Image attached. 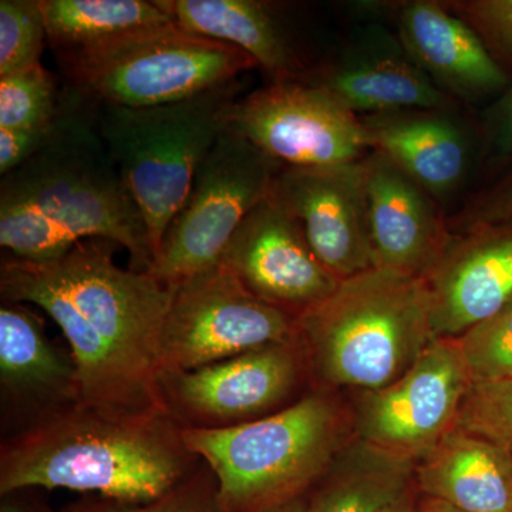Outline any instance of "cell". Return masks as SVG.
Listing matches in <instances>:
<instances>
[{
    "instance_id": "17",
    "label": "cell",
    "mask_w": 512,
    "mask_h": 512,
    "mask_svg": "<svg viewBox=\"0 0 512 512\" xmlns=\"http://www.w3.org/2000/svg\"><path fill=\"white\" fill-rule=\"evenodd\" d=\"M367 218L377 268L426 278L450 244L429 192L383 154L365 158Z\"/></svg>"
},
{
    "instance_id": "6",
    "label": "cell",
    "mask_w": 512,
    "mask_h": 512,
    "mask_svg": "<svg viewBox=\"0 0 512 512\" xmlns=\"http://www.w3.org/2000/svg\"><path fill=\"white\" fill-rule=\"evenodd\" d=\"M239 92L237 80L163 106L100 104L101 137L146 222L153 259L202 161L227 130L225 110Z\"/></svg>"
},
{
    "instance_id": "21",
    "label": "cell",
    "mask_w": 512,
    "mask_h": 512,
    "mask_svg": "<svg viewBox=\"0 0 512 512\" xmlns=\"http://www.w3.org/2000/svg\"><path fill=\"white\" fill-rule=\"evenodd\" d=\"M424 497L466 512H512V454L491 441L451 430L416 463Z\"/></svg>"
},
{
    "instance_id": "36",
    "label": "cell",
    "mask_w": 512,
    "mask_h": 512,
    "mask_svg": "<svg viewBox=\"0 0 512 512\" xmlns=\"http://www.w3.org/2000/svg\"><path fill=\"white\" fill-rule=\"evenodd\" d=\"M421 512H466L458 510L453 505L436 500V498L424 497L420 503Z\"/></svg>"
},
{
    "instance_id": "1",
    "label": "cell",
    "mask_w": 512,
    "mask_h": 512,
    "mask_svg": "<svg viewBox=\"0 0 512 512\" xmlns=\"http://www.w3.org/2000/svg\"><path fill=\"white\" fill-rule=\"evenodd\" d=\"M107 239H86L55 261L5 256L2 301L30 303L62 329L76 363L79 403L119 413L161 410V336L173 288L121 269Z\"/></svg>"
},
{
    "instance_id": "30",
    "label": "cell",
    "mask_w": 512,
    "mask_h": 512,
    "mask_svg": "<svg viewBox=\"0 0 512 512\" xmlns=\"http://www.w3.org/2000/svg\"><path fill=\"white\" fill-rule=\"evenodd\" d=\"M456 429L483 437L512 454V380L471 386Z\"/></svg>"
},
{
    "instance_id": "35",
    "label": "cell",
    "mask_w": 512,
    "mask_h": 512,
    "mask_svg": "<svg viewBox=\"0 0 512 512\" xmlns=\"http://www.w3.org/2000/svg\"><path fill=\"white\" fill-rule=\"evenodd\" d=\"M383 512H421L420 504L416 503L412 493L403 495L396 503L389 505Z\"/></svg>"
},
{
    "instance_id": "4",
    "label": "cell",
    "mask_w": 512,
    "mask_h": 512,
    "mask_svg": "<svg viewBox=\"0 0 512 512\" xmlns=\"http://www.w3.org/2000/svg\"><path fill=\"white\" fill-rule=\"evenodd\" d=\"M313 389L372 392L410 369L434 339L426 279L372 268L340 281L296 318Z\"/></svg>"
},
{
    "instance_id": "15",
    "label": "cell",
    "mask_w": 512,
    "mask_h": 512,
    "mask_svg": "<svg viewBox=\"0 0 512 512\" xmlns=\"http://www.w3.org/2000/svg\"><path fill=\"white\" fill-rule=\"evenodd\" d=\"M461 234L424 278L437 339H456L512 302V221Z\"/></svg>"
},
{
    "instance_id": "25",
    "label": "cell",
    "mask_w": 512,
    "mask_h": 512,
    "mask_svg": "<svg viewBox=\"0 0 512 512\" xmlns=\"http://www.w3.org/2000/svg\"><path fill=\"white\" fill-rule=\"evenodd\" d=\"M100 104L67 84L62 107L46 123L25 130L0 128V175L9 174L46 148L55 146L86 121L99 116Z\"/></svg>"
},
{
    "instance_id": "32",
    "label": "cell",
    "mask_w": 512,
    "mask_h": 512,
    "mask_svg": "<svg viewBox=\"0 0 512 512\" xmlns=\"http://www.w3.org/2000/svg\"><path fill=\"white\" fill-rule=\"evenodd\" d=\"M512 221V168L503 178L485 188L454 220L461 232Z\"/></svg>"
},
{
    "instance_id": "16",
    "label": "cell",
    "mask_w": 512,
    "mask_h": 512,
    "mask_svg": "<svg viewBox=\"0 0 512 512\" xmlns=\"http://www.w3.org/2000/svg\"><path fill=\"white\" fill-rule=\"evenodd\" d=\"M0 394L3 421L15 426L9 434L79 402L72 353L50 340L45 322L26 303L0 306Z\"/></svg>"
},
{
    "instance_id": "12",
    "label": "cell",
    "mask_w": 512,
    "mask_h": 512,
    "mask_svg": "<svg viewBox=\"0 0 512 512\" xmlns=\"http://www.w3.org/2000/svg\"><path fill=\"white\" fill-rule=\"evenodd\" d=\"M470 387L454 339H434L399 379L362 392L353 436L417 463L456 429Z\"/></svg>"
},
{
    "instance_id": "34",
    "label": "cell",
    "mask_w": 512,
    "mask_h": 512,
    "mask_svg": "<svg viewBox=\"0 0 512 512\" xmlns=\"http://www.w3.org/2000/svg\"><path fill=\"white\" fill-rule=\"evenodd\" d=\"M28 491L0 495V512H56L42 501L29 497Z\"/></svg>"
},
{
    "instance_id": "3",
    "label": "cell",
    "mask_w": 512,
    "mask_h": 512,
    "mask_svg": "<svg viewBox=\"0 0 512 512\" xmlns=\"http://www.w3.org/2000/svg\"><path fill=\"white\" fill-rule=\"evenodd\" d=\"M96 238L126 249L130 269L150 271L146 222L101 137L99 116L0 183V245L13 258L55 261Z\"/></svg>"
},
{
    "instance_id": "13",
    "label": "cell",
    "mask_w": 512,
    "mask_h": 512,
    "mask_svg": "<svg viewBox=\"0 0 512 512\" xmlns=\"http://www.w3.org/2000/svg\"><path fill=\"white\" fill-rule=\"evenodd\" d=\"M365 158L332 167H282L269 194L298 222L316 258L340 281L376 268Z\"/></svg>"
},
{
    "instance_id": "11",
    "label": "cell",
    "mask_w": 512,
    "mask_h": 512,
    "mask_svg": "<svg viewBox=\"0 0 512 512\" xmlns=\"http://www.w3.org/2000/svg\"><path fill=\"white\" fill-rule=\"evenodd\" d=\"M309 376L298 340L185 372H161V407L181 429L239 426L285 409Z\"/></svg>"
},
{
    "instance_id": "20",
    "label": "cell",
    "mask_w": 512,
    "mask_h": 512,
    "mask_svg": "<svg viewBox=\"0 0 512 512\" xmlns=\"http://www.w3.org/2000/svg\"><path fill=\"white\" fill-rule=\"evenodd\" d=\"M175 25L251 56L271 83L303 80L301 56L274 6L259 0H158Z\"/></svg>"
},
{
    "instance_id": "31",
    "label": "cell",
    "mask_w": 512,
    "mask_h": 512,
    "mask_svg": "<svg viewBox=\"0 0 512 512\" xmlns=\"http://www.w3.org/2000/svg\"><path fill=\"white\" fill-rule=\"evenodd\" d=\"M447 9L476 30L494 57L512 62V0L451 2Z\"/></svg>"
},
{
    "instance_id": "29",
    "label": "cell",
    "mask_w": 512,
    "mask_h": 512,
    "mask_svg": "<svg viewBox=\"0 0 512 512\" xmlns=\"http://www.w3.org/2000/svg\"><path fill=\"white\" fill-rule=\"evenodd\" d=\"M57 512H224L218 500L217 480L202 463L194 476L170 493L148 503H119L106 498H87Z\"/></svg>"
},
{
    "instance_id": "10",
    "label": "cell",
    "mask_w": 512,
    "mask_h": 512,
    "mask_svg": "<svg viewBox=\"0 0 512 512\" xmlns=\"http://www.w3.org/2000/svg\"><path fill=\"white\" fill-rule=\"evenodd\" d=\"M227 130L282 167H332L372 153L360 117L318 83H269L229 104Z\"/></svg>"
},
{
    "instance_id": "28",
    "label": "cell",
    "mask_w": 512,
    "mask_h": 512,
    "mask_svg": "<svg viewBox=\"0 0 512 512\" xmlns=\"http://www.w3.org/2000/svg\"><path fill=\"white\" fill-rule=\"evenodd\" d=\"M47 39L39 0L0 2V77L40 63Z\"/></svg>"
},
{
    "instance_id": "2",
    "label": "cell",
    "mask_w": 512,
    "mask_h": 512,
    "mask_svg": "<svg viewBox=\"0 0 512 512\" xmlns=\"http://www.w3.org/2000/svg\"><path fill=\"white\" fill-rule=\"evenodd\" d=\"M201 466L167 413L109 412L77 402L2 440L0 495L45 488L148 503Z\"/></svg>"
},
{
    "instance_id": "22",
    "label": "cell",
    "mask_w": 512,
    "mask_h": 512,
    "mask_svg": "<svg viewBox=\"0 0 512 512\" xmlns=\"http://www.w3.org/2000/svg\"><path fill=\"white\" fill-rule=\"evenodd\" d=\"M416 463L352 436L306 494L308 512H383L410 493Z\"/></svg>"
},
{
    "instance_id": "27",
    "label": "cell",
    "mask_w": 512,
    "mask_h": 512,
    "mask_svg": "<svg viewBox=\"0 0 512 512\" xmlns=\"http://www.w3.org/2000/svg\"><path fill=\"white\" fill-rule=\"evenodd\" d=\"M471 386L512 380V302L454 339Z\"/></svg>"
},
{
    "instance_id": "19",
    "label": "cell",
    "mask_w": 512,
    "mask_h": 512,
    "mask_svg": "<svg viewBox=\"0 0 512 512\" xmlns=\"http://www.w3.org/2000/svg\"><path fill=\"white\" fill-rule=\"evenodd\" d=\"M360 121L370 150L389 158L430 195L446 197L463 183L470 146L464 131L440 110L392 111Z\"/></svg>"
},
{
    "instance_id": "33",
    "label": "cell",
    "mask_w": 512,
    "mask_h": 512,
    "mask_svg": "<svg viewBox=\"0 0 512 512\" xmlns=\"http://www.w3.org/2000/svg\"><path fill=\"white\" fill-rule=\"evenodd\" d=\"M488 134L495 156L512 157V84L495 104Z\"/></svg>"
},
{
    "instance_id": "9",
    "label": "cell",
    "mask_w": 512,
    "mask_h": 512,
    "mask_svg": "<svg viewBox=\"0 0 512 512\" xmlns=\"http://www.w3.org/2000/svg\"><path fill=\"white\" fill-rule=\"evenodd\" d=\"M170 286L161 372L194 370L298 340V316L262 301L222 262Z\"/></svg>"
},
{
    "instance_id": "5",
    "label": "cell",
    "mask_w": 512,
    "mask_h": 512,
    "mask_svg": "<svg viewBox=\"0 0 512 512\" xmlns=\"http://www.w3.org/2000/svg\"><path fill=\"white\" fill-rule=\"evenodd\" d=\"M183 439L214 474L224 512H264L305 497L349 440L342 406L320 389L239 426L183 429Z\"/></svg>"
},
{
    "instance_id": "23",
    "label": "cell",
    "mask_w": 512,
    "mask_h": 512,
    "mask_svg": "<svg viewBox=\"0 0 512 512\" xmlns=\"http://www.w3.org/2000/svg\"><path fill=\"white\" fill-rule=\"evenodd\" d=\"M318 83L346 109L359 116L403 110H446L453 99L423 70L403 56L353 60L320 74Z\"/></svg>"
},
{
    "instance_id": "8",
    "label": "cell",
    "mask_w": 512,
    "mask_h": 512,
    "mask_svg": "<svg viewBox=\"0 0 512 512\" xmlns=\"http://www.w3.org/2000/svg\"><path fill=\"white\" fill-rule=\"evenodd\" d=\"M281 168L247 138L225 130L198 168L148 272L174 285L220 264L241 222L271 194Z\"/></svg>"
},
{
    "instance_id": "7",
    "label": "cell",
    "mask_w": 512,
    "mask_h": 512,
    "mask_svg": "<svg viewBox=\"0 0 512 512\" xmlns=\"http://www.w3.org/2000/svg\"><path fill=\"white\" fill-rule=\"evenodd\" d=\"M60 55L70 84L101 106L128 109L191 99L258 67L237 47L194 35L174 22Z\"/></svg>"
},
{
    "instance_id": "18",
    "label": "cell",
    "mask_w": 512,
    "mask_h": 512,
    "mask_svg": "<svg viewBox=\"0 0 512 512\" xmlns=\"http://www.w3.org/2000/svg\"><path fill=\"white\" fill-rule=\"evenodd\" d=\"M397 25L407 57L451 99L476 101L507 86V73L476 30L441 3H404Z\"/></svg>"
},
{
    "instance_id": "24",
    "label": "cell",
    "mask_w": 512,
    "mask_h": 512,
    "mask_svg": "<svg viewBox=\"0 0 512 512\" xmlns=\"http://www.w3.org/2000/svg\"><path fill=\"white\" fill-rule=\"evenodd\" d=\"M57 52L84 49L144 26L174 22L158 0H39Z\"/></svg>"
},
{
    "instance_id": "14",
    "label": "cell",
    "mask_w": 512,
    "mask_h": 512,
    "mask_svg": "<svg viewBox=\"0 0 512 512\" xmlns=\"http://www.w3.org/2000/svg\"><path fill=\"white\" fill-rule=\"evenodd\" d=\"M220 262L262 301L295 316L340 284L316 258L298 222L271 195L241 222Z\"/></svg>"
},
{
    "instance_id": "26",
    "label": "cell",
    "mask_w": 512,
    "mask_h": 512,
    "mask_svg": "<svg viewBox=\"0 0 512 512\" xmlns=\"http://www.w3.org/2000/svg\"><path fill=\"white\" fill-rule=\"evenodd\" d=\"M64 92L42 63L0 77V128L25 130L46 123L62 107Z\"/></svg>"
},
{
    "instance_id": "37",
    "label": "cell",
    "mask_w": 512,
    "mask_h": 512,
    "mask_svg": "<svg viewBox=\"0 0 512 512\" xmlns=\"http://www.w3.org/2000/svg\"><path fill=\"white\" fill-rule=\"evenodd\" d=\"M264 512H308V503L305 497L296 498V500L289 501V503L278 505V507L271 508V510Z\"/></svg>"
}]
</instances>
